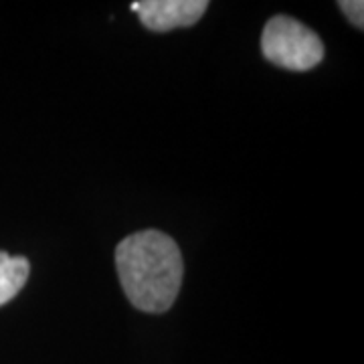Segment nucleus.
I'll return each instance as SVG.
<instances>
[{
	"mask_svg": "<svg viewBox=\"0 0 364 364\" xmlns=\"http://www.w3.org/2000/svg\"><path fill=\"white\" fill-rule=\"evenodd\" d=\"M119 284L134 308L162 314L172 308L182 286V253L162 231L128 235L116 249Z\"/></svg>",
	"mask_w": 364,
	"mask_h": 364,
	"instance_id": "obj_1",
	"label": "nucleus"
},
{
	"mask_svg": "<svg viewBox=\"0 0 364 364\" xmlns=\"http://www.w3.org/2000/svg\"><path fill=\"white\" fill-rule=\"evenodd\" d=\"M261 51L273 65L289 71H308L324 59V43L299 21L277 14L263 28Z\"/></svg>",
	"mask_w": 364,
	"mask_h": 364,
	"instance_id": "obj_2",
	"label": "nucleus"
},
{
	"mask_svg": "<svg viewBox=\"0 0 364 364\" xmlns=\"http://www.w3.org/2000/svg\"><path fill=\"white\" fill-rule=\"evenodd\" d=\"M134 13L140 16L148 31L166 33L178 26H193L208 9L207 0H144L132 2Z\"/></svg>",
	"mask_w": 364,
	"mask_h": 364,
	"instance_id": "obj_3",
	"label": "nucleus"
},
{
	"mask_svg": "<svg viewBox=\"0 0 364 364\" xmlns=\"http://www.w3.org/2000/svg\"><path fill=\"white\" fill-rule=\"evenodd\" d=\"M28 273L31 263L26 257H13L6 251H0V306L9 304L25 287Z\"/></svg>",
	"mask_w": 364,
	"mask_h": 364,
	"instance_id": "obj_4",
	"label": "nucleus"
},
{
	"mask_svg": "<svg viewBox=\"0 0 364 364\" xmlns=\"http://www.w3.org/2000/svg\"><path fill=\"white\" fill-rule=\"evenodd\" d=\"M340 11L348 16L352 25L363 31L364 25V2L363 0H342L338 4Z\"/></svg>",
	"mask_w": 364,
	"mask_h": 364,
	"instance_id": "obj_5",
	"label": "nucleus"
}]
</instances>
